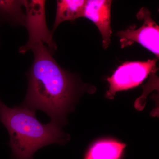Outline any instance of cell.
I'll use <instances>...</instances> for the list:
<instances>
[{"instance_id": "obj_1", "label": "cell", "mask_w": 159, "mask_h": 159, "mask_svg": "<svg viewBox=\"0 0 159 159\" xmlns=\"http://www.w3.org/2000/svg\"><path fill=\"white\" fill-rule=\"evenodd\" d=\"M31 50L34 59L26 74L28 90L21 105L43 111L51 122L60 126L65 123L66 115L75 100V79L58 65L43 43H38Z\"/></svg>"}, {"instance_id": "obj_2", "label": "cell", "mask_w": 159, "mask_h": 159, "mask_svg": "<svg viewBox=\"0 0 159 159\" xmlns=\"http://www.w3.org/2000/svg\"><path fill=\"white\" fill-rule=\"evenodd\" d=\"M35 111L21 105L10 108L0 100V122L9 133L8 145L13 159H33L34 153L40 148L64 144L69 140L60 125L39 121Z\"/></svg>"}, {"instance_id": "obj_3", "label": "cell", "mask_w": 159, "mask_h": 159, "mask_svg": "<svg viewBox=\"0 0 159 159\" xmlns=\"http://www.w3.org/2000/svg\"><path fill=\"white\" fill-rule=\"evenodd\" d=\"M46 1L43 0H24L26 20L25 27L29 34L25 45L20 47L19 52L25 54L39 42L47 45L52 54L57 50L53 34L48 29L45 15Z\"/></svg>"}, {"instance_id": "obj_4", "label": "cell", "mask_w": 159, "mask_h": 159, "mask_svg": "<svg viewBox=\"0 0 159 159\" xmlns=\"http://www.w3.org/2000/svg\"><path fill=\"white\" fill-rule=\"evenodd\" d=\"M157 59L148 60L147 61L127 62L120 66L107 80L109 89L106 97L113 99L117 92L127 90L138 86L150 73L156 70Z\"/></svg>"}, {"instance_id": "obj_5", "label": "cell", "mask_w": 159, "mask_h": 159, "mask_svg": "<svg viewBox=\"0 0 159 159\" xmlns=\"http://www.w3.org/2000/svg\"><path fill=\"white\" fill-rule=\"evenodd\" d=\"M137 17L138 19L144 20L142 26L136 29L135 26H131L117 33L120 37L121 48H123L137 42L152 52L158 58L159 26L152 19L149 11L145 8L139 10Z\"/></svg>"}, {"instance_id": "obj_6", "label": "cell", "mask_w": 159, "mask_h": 159, "mask_svg": "<svg viewBox=\"0 0 159 159\" xmlns=\"http://www.w3.org/2000/svg\"><path fill=\"white\" fill-rule=\"evenodd\" d=\"M111 0L86 1L83 17L93 22L99 29L102 39V46L107 48L111 41Z\"/></svg>"}, {"instance_id": "obj_7", "label": "cell", "mask_w": 159, "mask_h": 159, "mask_svg": "<svg viewBox=\"0 0 159 159\" xmlns=\"http://www.w3.org/2000/svg\"><path fill=\"white\" fill-rule=\"evenodd\" d=\"M86 3L85 0H58L52 33L58 26L66 21H73L84 16Z\"/></svg>"}, {"instance_id": "obj_8", "label": "cell", "mask_w": 159, "mask_h": 159, "mask_svg": "<svg viewBox=\"0 0 159 159\" xmlns=\"http://www.w3.org/2000/svg\"><path fill=\"white\" fill-rule=\"evenodd\" d=\"M23 8L24 0H0V26L25 27L26 15Z\"/></svg>"}, {"instance_id": "obj_9", "label": "cell", "mask_w": 159, "mask_h": 159, "mask_svg": "<svg viewBox=\"0 0 159 159\" xmlns=\"http://www.w3.org/2000/svg\"><path fill=\"white\" fill-rule=\"evenodd\" d=\"M126 145L113 140L98 141L91 146L84 159H120Z\"/></svg>"}]
</instances>
